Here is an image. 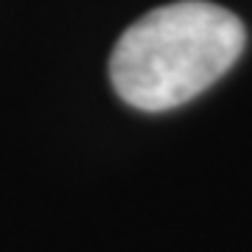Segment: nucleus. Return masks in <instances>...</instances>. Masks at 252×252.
Instances as JSON below:
<instances>
[{
    "instance_id": "1",
    "label": "nucleus",
    "mask_w": 252,
    "mask_h": 252,
    "mask_svg": "<svg viewBox=\"0 0 252 252\" xmlns=\"http://www.w3.org/2000/svg\"><path fill=\"white\" fill-rule=\"evenodd\" d=\"M247 31L233 11L182 0L129 26L109 59L112 87L126 104L162 112L188 104L241 56Z\"/></svg>"
}]
</instances>
